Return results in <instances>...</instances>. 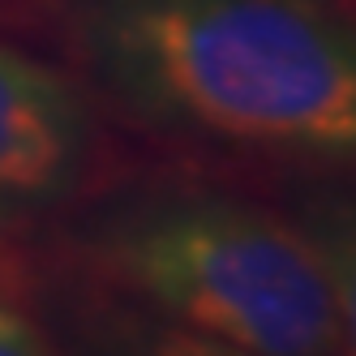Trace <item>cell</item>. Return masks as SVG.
<instances>
[{"instance_id": "cell-3", "label": "cell", "mask_w": 356, "mask_h": 356, "mask_svg": "<svg viewBox=\"0 0 356 356\" xmlns=\"http://www.w3.org/2000/svg\"><path fill=\"white\" fill-rule=\"evenodd\" d=\"M95 159V112L65 69L0 43V232L65 207Z\"/></svg>"}, {"instance_id": "cell-6", "label": "cell", "mask_w": 356, "mask_h": 356, "mask_svg": "<svg viewBox=\"0 0 356 356\" xmlns=\"http://www.w3.org/2000/svg\"><path fill=\"white\" fill-rule=\"evenodd\" d=\"M0 356H56L35 318L9 300V292H0Z\"/></svg>"}, {"instance_id": "cell-5", "label": "cell", "mask_w": 356, "mask_h": 356, "mask_svg": "<svg viewBox=\"0 0 356 356\" xmlns=\"http://www.w3.org/2000/svg\"><path fill=\"white\" fill-rule=\"evenodd\" d=\"M112 322L99 326V335L90 339V356H253L236 343L211 339L202 330L176 326L159 314H146L138 305L108 314Z\"/></svg>"}, {"instance_id": "cell-1", "label": "cell", "mask_w": 356, "mask_h": 356, "mask_svg": "<svg viewBox=\"0 0 356 356\" xmlns=\"http://www.w3.org/2000/svg\"><path fill=\"white\" fill-rule=\"evenodd\" d=\"M95 95L181 142L356 168V17L326 0H69Z\"/></svg>"}, {"instance_id": "cell-2", "label": "cell", "mask_w": 356, "mask_h": 356, "mask_svg": "<svg viewBox=\"0 0 356 356\" xmlns=\"http://www.w3.org/2000/svg\"><path fill=\"white\" fill-rule=\"evenodd\" d=\"M78 249L129 305L253 356H339L326 270L292 215L211 189H146L95 211Z\"/></svg>"}, {"instance_id": "cell-4", "label": "cell", "mask_w": 356, "mask_h": 356, "mask_svg": "<svg viewBox=\"0 0 356 356\" xmlns=\"http://www.w3.org/2000/svg\"><path fill=\"white\" fill-rule=\"evenodd\" d=\"M326 270L339 356H356V189H318L292 215Z\"/></svg>"}]
</instances>
